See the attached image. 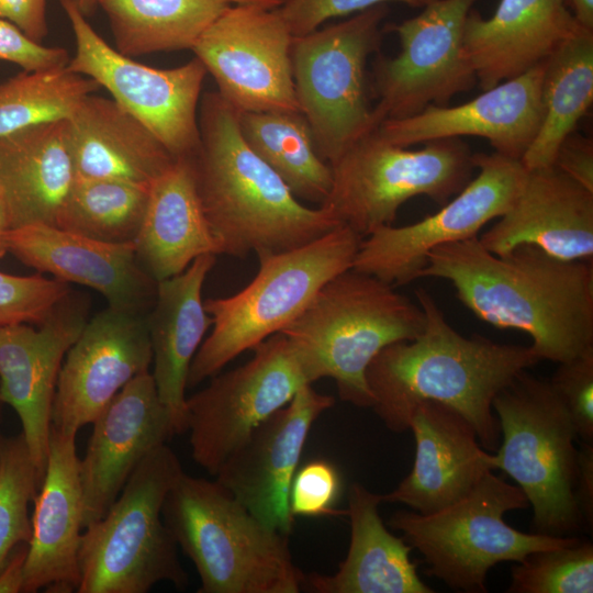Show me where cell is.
Returning a JSON list of instances; mask_svg holds the SVG:
<instances>
[{
    "label": "cell",
    "mask_w": 593,
    "mask_h": 593,
    "mask_svg": "<svg viewBox=\"0 0 593 593\" xmlns=\"http://www.w3.org/2000/svg\"><path fill=\"white\" fill-rule=\"evenodd\" d=\"M426 277L449 281L480 320L528 334L539 361L593 347L592 260H562L529 244L495 255L475 236L434 248L418 278Z\"/></svg>",
    "instance_id": "1"
},
{
    "label": "cell",
    "mask_w": 593,
    "mask_h": 593,
    "mask_svg": "<svg viewBox=\"0 0 593 593\" xmlns=\"http://www.w3.org/2000/svg\"><path fill=\"white\" fill-rule=\"evenodd\" d=\"M425 327L414 339L391 344L371 361L366 380L372 409L393 433L409 430L414 407L422 401L443 403L474 428L481 446L495 451L501 441L493 411L495 395L519 372L539 361L530 346L495 343L457 332L432 294L418 289Z\"/></svg>",
    "instance_id": "2"
},
{
    "label": "cell",
    "mask_w": 593,
    "mask_h": 593,
    "mask_svg": "<svg viewBox=\"0 0 593 593\" xmlns=\"http://www.w3.org/2000/svg\"><path fill=\"white\" fill-rule=\"evenodd\" d=\"M198 192L220 255L246 258L287 251L325 235L340 221L326 206L304 205L244 141L238 112L219 93L200 100Z\"/></svg>",
    "instance_id": "3"
},
{
    "label": "cell",
    "mask_w": 593,
    "mask_h": 593,
    "mask_svg": "<svg viewBox=\"0 0 593 593\" xmlns=\"http://www.w3.org/2000/svg\"><path fill=\"white\" fill-rule=\"evenodd\" d=\"M161 517L199 574V593H299L305 574L288 536L255 517L216 480L184 471L170 486Z\"/></svg>",
    "instance_id": "4"
},
{
    "label": "cell",
    "mask_w": 593,
    "mask_h": 593,
    "mask_svg": "<svg viewBox=\"0 0 593 593\" xmlns=\"http://www.w3.org/2000/svg\"><path fill=\"white\" fill-rule=\"evenodd\" d=\"M425 323L418 303L351 268L326 282L280 333L304 353L318 379L335 381L343 401L372 407L369 365L387 346L416 338Z\"/></svg>",
    "instance_id": "5"
},
{
    "label": "cell",
    "mask_w": 593,
    "mask_h": 593,
    "mask_svg": "<svg viewBox=\"0 0 593 593\" xmlns=\"http://www.w3.org/2000/svg\"><path fill=\"white\" fill-rule=\"evenodd\" d=\"M361 239L342 224L300 247L258 255V271L246 287L230 296L204 300L212 329L192 359L188 387L215 376L242 353L283 331L326 282L353 268Z\"/></svg>",
    "instance_id": "6"
},
{
    "label": "cell",
    "mask_w": 593,
    "mask_h": 593,
    "mask_svg": "<svg viewBox=\"0 0 593 593\" xmlns=\"http://www.w3.org/2000/svg\"><path fill=\"white\" fill-rule=\"evenodd\" d=\"M181 472L167 444L141 461L107 514L81 534L78 593H146L164 581L187 586L178 546L161 517Z\"/></svg>",
    "instance_id": "7"
},
{
    "label": "cell",
    "mask_w": 593,
    "mask_h": 593,
    "mask_svg": "<svg viewBox=\"0 0 593 593\" xmlns=\"http://www.w3.org/2000/svg\"><path fill=\"white\" fill-rule=\"evenodd\" d=\"M527 507L521 488L490 471L459 501L430 514L396 512L388 525L422 553L426 574L454 591L485 593L488 572L495 564L522 562L534 551L580 539L523 533L505 523L507 512Z\"/></svg>",
    "instance_id": "8"
},
{
    "label": "cell",
    "mask_w": 593,
    "mask_h": 593,
    "mask_svg": "<svg viewBox=\"0 0 593 593\" xmlns=\"http://www.w3.org/2000/svg\"><path fill=\"white\" fill-rule=\"evenodd\" d=\"M501 441L493 470L508 474L533 507L536 533L567 536L584 527L574 489L578 438L548 380L519 372L494 398Z\"/></svg>",
    "instance_id": "9"
},
{
    "label": "cell",
    "mask_w": 593,
    "mask_h": 593,
    "mask_svg": "<svg viewBox=\"0 0 593 593\" xmlns=\"http://www.w3.org/2000/svg\"><path fill=\"white\" fill-rule=\"evenodd\" d=\"M388 14V4H378L292 38L296 101L317 153L329 165L379 126L368 99L366 67L380 48Z\"/></svg>",
    "instance_id": "10"
},
{
    "label": "cell",
    "mask_w": 593,
    "mask_h": 593,
    "mask_svg": "<svg viewBox=\"0 0 593 593\" xmlns=\"http://www.w3.org/2000/svg\"><path fill=\"white\" fill-rule=\"evenodd\" d=\"M472 155L460 138L407 149L374 130L331 165L332 188L322 205L361 237L368 236L391 225L400 206L414 197L448 202L470 181Z\"/></svg>",
    "instance_id": "11"
},
{
    "label": "cell",
    "mask_w": 593,
    "mask_h": 593,
    "mask_svg": "<svg viewBox=\"0 0 593 593\" xmlns=\"http://www.w3.org/2000/svg\"><path fill=\"white\" fill-rule=\"evenodd\" d=\"M253 350L246 363L211 377L186 401L192 458L212 475L261 422L318 380L307 357L283 333Z\"/></svg>",
    "instance_id": "12"
},
{
    "label": "cell",
    "mask_w": 593,
    "mask_h": 593,
    "mask_svg": "<svg viewBox=\"0 0 593 593\" xmlns=\"http://www.w3.org/2000/svg\"><path fill=\"white\" fill-rule=\"evenodd\" d=\"M72 29L76 51L67 68L96 81L121 108L146 126L175 158H192L200 146L198 109L206 76L194 57L159 69L111 47L74 0H59Z\"/></svg>",
    "instance_id": "13"
},
{
    "label": "cell",
    "mask_w": 593,
    "mask_h": 593,
    "mask_svg": "<svg viewBox=\"0 0 593 593\" xmlns=\"http://www.w3.org/2000/svg\"><path fill=\"white\" fill-rule=\"evenodd\" d=\"M478 175L436 213L404 226H382L361 239L353 269L393 287L419 277L429 253L444 244L478 236L506 213L518 197L527 169L497 153L473 154Z\"/></svg>",
    "instance_id": "14"
},
{
    "label": "cell",
    "mask_w": 593,
    "mask_h": 593,
    "mask_svg": "<svg viewBox=\"0 0 593 593\" xmlns=\"http://www.w3.org/2000/svg\"><path fill=\"white\" fill-rule=\"evenodd\" d=\"M477 1L433 0L419 14L388 27L399 36L401 52L393 58L378 56L373 64L379 125L430 104L446 105L477 83L463 47L465 22Z\"/></svg>",
    "instance_id": "15"
},
{
    "label": "cell",
    "mask_w": 593,
    "mask_h": 593,
    "mask_svg": "<svg viewBox=\"0 0 593 593\" xmlns=\"http://www.w3.org/2000/svg\"><path fill=\"white\" fill-rule=\"evenodd\" d=\"M290 33L278 9L231 4L191 51L238 113L301 112L296 101Z\"/></svg>",
    "instance_id": "16"
},
{
    "label": "cell",
    "mask_w": 593,
    "mask_h": 593,
    "mask_svg": "<svg viewBox=\"0 0 593 593\" xmlns=\"http://www.w3.org/2000/svg\"><path fill=\"white\" fill-rule=\"evenodd\" d=\"M87 322V304L70 292L37 327L24 323L0 327V401L20 418L41 483L58 374Z\"/></svg>",
    "instance_id": "17"
},
{
    "label": "cell",
    "mask_w": 593,
    "mask_h": 593,
    "mask_svg": "<svg viewBox=\"0 0 593 593\" xmlns=\"http://www.w3.org/2000/svg\"><path fill=\"white\" fill-rule=\"evenodd\" d=\"M146 315L108 306L88 321L67 351L56 384L52 426L76 436L119 391L149 370Z\"/></svg>",
    "instance_id": "18"
},
{
    "label": "cell",
    "mask_w": 593,
    "mask_h": 593,
    "mask_svg": "<svg viewBox=\"0 0 593 593\" xmlns=\"http://www.w3.org/2000/svg\"><path fill=\"white\" fill-rule=\"evenodd\" d=\"M334 403L312 384L302 387L228 456L215 480L265 525L289 535L294 521L289 507L292 479L310 429Z\"/></svg>",
    "instance_id": "19"
},
{
    "label": "cell",
    "mask_w": 593,
    "mask_h": 593,
    "mask_svg": "<svg viewBox=\"0 0 593 593\" xmlns=\"http://www.w3.org/2000/svg\"><path fill=\"white\" fill-rule=\"evenodd\" d=\"M92 424L80 459L83 528L107 514L141 461L176 435L149 370L127 382Z\"/></svg>",
    "instance_id": "20"
},
{
    "label": "cell",
    "mask_w": 593,
    "mask_h": 593,
    "mask_svg": "<svg viewBox=\"0 0 593 593\" xmlns=\"http://www.w3.org/2000/svg\"><path fill=\"white\" fill-rule=\"evenodd\" d=\"M544 70L545 61L466 103L430 104L414 115L384 120L377 131L402 147L441 138L483 137L495 153L521 160L544 116Z\"/></svg>",
    "instance_id": "21"
},
{
    "label": "cell",
    "mask_w": 593,
    "mask_h": 593,
    "mask_svg": "<svg viewBox=\"0 0 593 593\" xmlns=\"http://www.w3.org/2000/svg\"><path fill=\"white\" fill-rule=\"evenodd\" d=\"M8 253L40 272L96 290L108 306L147 315L157 281L141 266L133 243L113 244L47 224L11 228Z\"/></svg>",
    "instance_id": "22"
},
{
    "label": "cell",
    "mask_w": 593,
    "mask_h": 593,
    "mask_svg": "<svg viewBox=\"0 0 593 593\" xmlns=\"http://www.w3.org/2000/svg\"><path fill=\"white\" fill-rule=\"evenodd\" d=\"M409 430L415 438L411 472L382 502L401 503L418 514L437 512L467 495L493 470L472 425L451 407L422 401L413 410Z\"/></svg>",
    "instance_id": "23"
},
{
    "label": "cell",
    "mask_w": 593,
    "mask_h": 593,
    "mask_svg": "<svg viewBox=\"0 0 593 593\" xmlns=\"http://www.w3.org/2000/svg\"><path fill=\"white\" fill-rule=\"evenodd\" d=\"M33 502L22 592H77L83 526L76 436L61 434L51 426L46 471Z\"/></svg>",
    "instance_id": "24"
},
{
    "label": "cell",
    "mask_w": 593,
    "mask_h": 593,
    "mask_svg": "<svg viewBox=\"0 0 593 593\" xmlns=\"http://www.w3.org/2000/svg\"><path fill=\"white\" fill-rule=\"evenodd\" d=\"M479 240L495 255L529 244L562 260H592L593 191L555 166L527 169L511 209Z\"/></svg>",
    "instance_id": "25"
},
{
    "label": "cell",
    "mask_w": 593,
    "mask_h": 593,
    "mask_svg": "<svg viewBox=\"0 0 593 593\" xmlns=\"http://www.w3.org/2000/svg\"><path fill=\"white\" fill-rule=\"evenodd\" d=\"M581 27L567 0H500L488 19L469 12L463 47L477 82L488 90L546 61Z\"/></svg>",
    "instance_id": "26"
},
{
    "label": "cell",
    "mask_w": 593,
    "mask_h": 593,
    "mask_svg": "<svg viewBox=\"0 0 593 593\" xmlns=\"http://www.w3.org/2000/svg\"><path fill=\"white\" fill-rule=\"evenodd\" d=\"M216 255L195 258L174 277L157 282L154 304L146 315L152 363L158 396L168 410L176 434L187 430L186 389L189 368L212 318L202 290Z\"/></svg>",
    "instance_id": "27"
},
{
    "label": "cell",
    "mask_w": 593,
    "mask_h": 593,
    "mask_svg": "<svg viewBox=\"0 0 593 593\" xmlns=\"http://www.w3.org/2000/svg\"><path fill=\"white\" fill-rule=\"evenodd\" d=\"M75 177L68 119L0 136V200L10 228L56 226Z\"/></svg>",
    "instance_id": "28"
},
{
    "label": "cell",
    "mask_w": 593,
    "mask_h": 593,
    "mask_svg": "<svg viewBox=\"0 0 593 593\" xmlns=\"http://www.w3.org/2000/svg\"><path fill=\"white\" fill-rule=\"evenodd\" d=\"M68 125L76 177L152 184L176 159L111 98L88 94Z\"/></svg>",
    "instance_id": "29"
},
{
    "label": "cell",
    "mask_w": 593,
    "mask_h": 593,
    "mask_svg": "<svg viewBox=\"0 0 593 593\" xmlns=\"http://www.w3.org/2000/svg\"><path fill=\"white\" fill-rule=\"evenodd\" d=\"M133 245L141 266L157 282L179 275L199 256L220 255L198 192L193 157L176 158L153 181Z\"/></svg>",
    "instance_id": "30"
},
{
    "label": "cell",
    "mask_w": 593,
    "mask_h": 593,
    "mask_svg": "<svg viewBox=\"0 0 593 593\" xmlns=\"http://www.w3.org/2000/svg\"><path fill=\"white\" fill-rule=\"evenodd\" d=\"M382 494L355 482L348 491L346 514L350 542L346 558L331 575L305 574L303 588L315 593H432L410 559L413 549L384 525Z\"/></svg>",
    "instance_id": "31"
},
{
    "label": "cell",
    "mask_w": 593,
    "mask_h": 593,
    "mask_svg": "<svg viewBox=\"0 0 593 593\" xmlns=\"http://www.w3.org/2000/svg\"><path fill=\"white\" fill-rule=\"evenodd\" d=\"M593 101V31L578 30L545 61L544 116L521 161L526 169L550 167L557 150Z\"/></svg>",
    "instance_id": "32"
},
{
    "label": "cell",
    "mask_w": 593,
    "mask_h": 593,
    "mask_svg": "<svg viewBox=\"0 0 593 593\" xmlns=\"http://www.w3.org/2000/svg\"><path fill=\"white\" fill-rule=\"evenodd\" d=\"M230 5L228 0H98L114 48L130 57L191 49Z\"/></svg>",
    "instance_id": "33"
},
{
    "label": "cell",
    "mask_w": 593,
    "mask_h": 593,
    "mask_svg": "<svg viewBox=\"0 0 593 593\" xmlns=\"http://www.w3.org/2000/svg\"><path fill=\"white\" fill-rule=\"evenodd\" d=\"M240 134L300 200L322 205L332 188V168L317 153L301 112L238 113Z\"/></svg>",
    "instance_id": "34"
},
{
    "label": "cell",
    "mask_w": 593,
    "mask_h": 593,
    "mask_svg": "<svg viewBox=\"0 0 593 593\" xmlns=\"http://www.w3.org/2000/svg\"><path fill=\"white\" fill-rule=\"evenodd\" d=\"M149 189L150 184L75 177L56 226L105 243H134Z\"/></svg>",
    "instance_id": "35"
},
{
    "label": "cell",
    "mask_w": 593,
    "mask_h": 593,
    "mask_svg": "<svg viewBox=\"0 0 593 593\" xmlns=\"http://www.w3.org/2000/svg\"><path fill=\"white\" fill-rule=\"evenodd\" d=\"M99 89L96 81L67 67L23 70L0 81V136L69 119L80 102Z\"/></svg>",
    "instance_id": "36"
},
{
    "label": "cell",
    "mask_w": 593,
    "mask_h": 593,
    "mask_svg": "<svg viewBox=\"0 0 593 593\" xmlns=\"http://www.w3.org/2000/svg\"><path fill=\"white\" fill-rule=\"evenodd\" d=\"M41 485L23 434H0V568L20 542H30L29 503Z\"/></svg>",
    "instance_id": "37"
},
{
    "label": "cell",
    "mask_w": 593,
    "mask_h": 593,
    "mask_svg": "<svg viewBox=\"0 0 593 593\" xmlns=\"http://www.w3.org/2000/svg\"><path fill=\"white\" fill-rule=\"evenodd\" d=\"M510 593H592L593 545L537 550L512 568Z\"/></svg>",
    "instance_id": "38"
},
{
    "label": "cell",
    "mask_w": 593,
    "mask_h": 593,
    "mask_svg": "<svg viewBox=\"0 0 593 593\" xmlns=\"http://www.w3.org/2000/svg\"><path fill=\"white\" fill-rule=\"evenodd\" d=\"M70 292L68 283L55 278L0 271V327L40 325Z\"/></svg>",
    "instance_id": "39"
},
{
    "label": "cell",
    "mask_w": 593,
    "mask_h": 593,
    "mask_svg": "<svg viewBox=\"0 0 593 593\" xmlns=\"http://www.w3.org/2000/svg\"><path fill=\"white\" fill-rule=\"evenodd\" d=\"M574 425L578 437L593 439V347L577 357L559 362L550 380Z\"/></svg>",
    "instance_id": "40"
},
{
    "label": "cell",
    "mask_w": 593,
    "mask_h": 593,
    "mask_svg": "<svg viewBox=\"0 0 593 593\" xmlns=\"http://www.w3.org/2000/svg\"><path fill=\"white\" fill-rule=\"evenodd\" d=\"M340 475L334 465L314 460L296 470L290 486L289 507L295 516L334 514L340 493Z\"/></svg>",
    "instance_id": "41"
},
{
    "label": "cell",
    "mask_w": 593,
    "mask_h": 593,
    "mask_svg": "<svg viewBox=\"0 0 593 593\" xmlns=\"http://www.w3.org/2000/svg\"><path fill=\"white\" fill-rule=\"evenodd\" d=\"M433 0H283L278 8L292 36L317 30L329 19L358 13L378 4L400 2L423 8Z\"/></svg>",
    "instance_id": "42"
},
{
    "label": "cell",
    "mask_w": 593,
    "mask_h": 593,
    "mask_svg": "<svg viewBox=\"0 0 593 593\" xmlns=\"http://www.w3.org/2000/svg\"><path fill=\"white\" fill-rule=\"evenodd\" d=\"M69 59L65 48L44 46L0 18V60L15 64L26 71H42L65 68Z\"/></svg>",
    "instance_id": "43"
},
{
    "label": "cell",
    "mask_w": 593,
    "mask_h": 593,
    "mask_svg": "<svg viewBox=\"0 0 593 593\" xmlns=\"http://www.w3.org/2000/svg\"><path fill=\"white\" fill-rule=\"evenodd\" d=\"M552 166L593 191L592 138L571 133L559 146Z\"/></svg>",
    "instance_id": "44"
},
{
    "label": "cell",
    "mask_w": 593,
    "mask_h": 593,
    "mask_svg": "<svg viewBox=\"0 0 593 593\" xmlns=\"http://www.w3.org/2000/svg\"><path fill=\"white\" fill-rule=\"evenodd\" d=\"M0 18L36 42L47 35L46 0H0Z\"/></svg>",
    "instance_id": "45"
},
{
    "label": "cell",
    "mask_w": 593,
    "mask_h": 593,
    "mask_svg": "<svg viewBox=\"0 0 593 593\" xmlns=\"http://www.w3.org/2000/svg\"><path fill=\"white\" fill-rule=\"evenodd\" d=\"M574 496L584 527L593 525V446L581 441Z\"/></svg>",
    "instance_id": "46"
},
{
    "label": "cell",
    "mask_w": 593,
    "mask_h": 593,
    "mask_svg": "<svg viewBox=\"0 0 593 593\" xmlns=\"http://www.w3.org/2000/svg\"><path fill=\"white\" fill-rule=\"evenodd\" d=\"M29 542L13 547L0 568V593H19L23 590Z\"/></svg>",
    "instance_id": "47"
},
{
    "label": "cell",
    "mask_w": 593,
    "mask_h": 593,
    "mask_svg": "<svg viewBox=\"0 0 593 593\" xmlns=\"http://www.w3.org/2000/svg\"><path fill=\"white\" fill-rule=\"evenodd\" d=\"M579 24L593 31V0H567Z\"/></svg>",
    "instance_id": "48"
},
{
    "label": "cell",
    "mask_w": 593,
    "mask_h": 593,
    "mask_svg": "<svg viewBox=\"0 0 593 593\" xmlns=\"http://www.w3.org/2000/svg\"><path fill=\"white\" fill-rule=\"evenodd\" d=\"M10 230L5 210L0 201V259L8 254V234Z\"/></svg>",
    "instance_id": "49"
},
{
    "label": "cell",
    "mask_w": 593,
    "mask_h": 593,
    "mask_svg": "<svg viewBox=\"0 0 593 593\" xmlns=\"http://www.w3.org/2000/svg\"><path fill=\"white\" fill-rule=\"evenodd\" d=\"M231 4L236 5H253L268 10L280 8L283 0H228Z\"/></svg>",
    "instance_id": "50"
},
{
    "label": "cell",
    "mask_w": 593,
    "mask_h": 593,
    "mask_svg": "<svg viewBox=\"0 0 593 593\" xmlns=\"http://www.w3.org/2000/svg\"><path fill=\"white\" fill-rule=\"evenodd\" d=\"M80 12L87 18L94 13L98 0H74Z\"/></svg>",
    "instance_id": "51"
},
{
    "label": "cell",
    "mask_w": 593,
    "mask_h": 593,
    "mask_svg": "<svg viewBox=\"0 0 593 593\" xmlns=\"http://www.w3.org/2000/svg\"><path fill=\"white\" fill-rule=\"evenodd\" d=\"M1 405H2V402L0 401V413H1Z\"/></svg>",
    "instance_id": "52"
},
{
    "label": "cell",
    "mask_w": 593,
    "mask_h": 593,
    "mask_svg": "<svg viewBox=\"0 0 593 593\" xmlns=\"http://www.w3.org/2000/svg\"><path fill=\"white\" fill-rule=\"evenodd\" d=\"M0 199H1V195H0ZM1 201V200H0Z\"/></svg>",
    "instance_id": "53"
}]
</instances>
